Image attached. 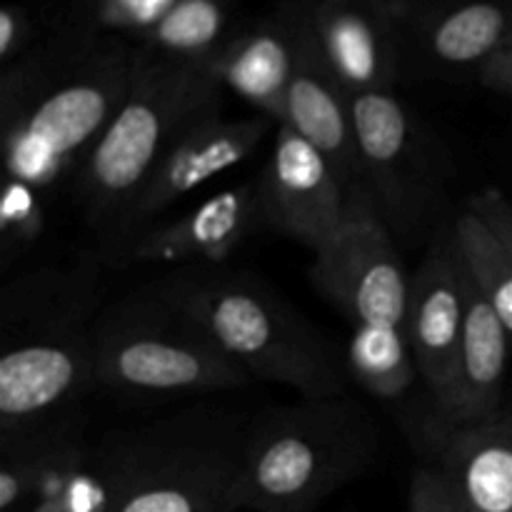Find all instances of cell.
Wrapping results in <instances>:
<instances>
[{"instance_id": "obj_1", "label": "cell", "mask_w": 512, "mask_h": 512, "mask_svg": "<svg viewBox=\"0 0 512 512\" xmlns=\"http://www.w3.org/2000/svg\"><path fill=\"white\" fill-rule=\"evenodd\" d=\"M135 43L60 23L0 78L8 178L40 193L78 173L118 113L133 78Z\"/></svg>"}, {"instance_id": "obj_9", "label": "cell", "mask_w": 512, "mask_h": 512, "mask_svg": "<svg viewBox=\"0 0 512 512\" xmlns=\"http://www.w3.org/2000/svg\"><path fill=\"white\" fill-rule=\"evenodd\" d=\"M310 280L353 325H405L410 275L398 240L375 213L355 215L315 250Z\"/></svg>"}, {"instance_id": "obj_4", "label": "cell", "mask_w": 512, "mask_h": 512, "mask_svg": "<svg viewBox=\"0 0 512 512\" xmlns=\"http://www.w3.org/2000/svg\"><path fill=\"white\" fill-rule=\"evenodd\" d=\"M223 93L208 65L170 63L135 45L125 100L75 173L80 208L105 238L170 145L223 113Z\"/></svg>"}, {"instance_id": "obj_24", "label": "cell", "mask_w": 512, "mask_h": 512, "mask_svg": "<svg viewBox=\"0 0 512 512\" xmlns=\"http://www.w3.org/2000/svg\"><path fill=\"white\" fill-rule=\"evenodd\" d=\"M178 0H73L60 23L103 38L140 43Z\"/></svg>"}, {"instance_id": "obj_18", "label": "cell", "mask_w": 512, "mask_h": 512, "mask_svg": "<svg viewBox=\"0 0 512 512\" xmlns=\"http://www.w3.org/2000/svg\"><path fill=\"white\" fill-rule=\"evenodd\" d=\"M512 38V0H448L425 10L408 5L405 50L440 73L483 70Z\"/></svg>"}, {"instance_id": "obj_21", "label": "cell", "mask_w": 512, "mask_h": 512, "mask_svg": "<svg viewBox=\"0 0 512 512\" xmlns=\"http://www.w3.org/2000/svg\"><path fill=\"white\" fill-rule=\"evenodd\" d=\"M233 33L230 0H178L135 45L170 63L210 65Z\"/></svg>"}, {"instance_id": "obj_13", "label": "cell", "mask_w": 512, "mask_h": 512, "mask_svg": "<svg viewBox=\"0 0 512 512\" xmlns=\"http://www.w3.org/2000/svg\"><path fill=\"white\" fill-rule=\"evenodd\" d=\"M410 0H310V28L350 95L393 90Z\"/></svg>"}, {"instance_id": "obj_6", "label": "cell", "mask_w": 512, "mask_h": 512, "mask_svg": "<svg viewBox=\"0 0 512 512\" xmlns=\"http://www.w3.org/2000/svg\"><path fill=\"white\" fill-rule=\"evenodd\" d=\"M95 385L143 398L245 388L248 373L153 283L105 310L90 330Z\"/></svg>"}, {"instance_id": "obj_12", "label": "cell", "mask_w": 512, "mask_h": 512, "mask_svg": "<svg viewBox=\"0 0 512 512\" xmlns=\"http://www.w3.org/2000/svg\"><path fill=\"white\" fill-rule=\"evenodd\" d=\"M463 328V260L450 223L430 240L423 263L410 275L408 313L403 325L418 375L433 400V418L450 398Z\"/></svg>"}, {"instance_id": "obj_16", "label": "cell", "mask_w": 512, "mask_h": 512, "mask_svg": "<svg viewBox=\"0 0 512 512\" xmlns=\"http://www.w3.org/2000/svg\"><path fill=\"white\" fill-rule=\"evenodd\" d=\"M258 180L233 185L190 213L158 223L115 250V263L220 265L235 248L263 228Z\"/></svg>"}, {"instance_id": "obj_3", "label": "cell", "mask_w": 512, "mask_h": 512, "mask_svg": "<svg viewBox=\"0 0 512 512\" xmlns=\"http://www.w3.org/2000/svg\"><path fill=\"white\" fill-rule=\"evenodd\" d=\"M250 420L195 405L115 433L93 453L108 490L105 512H230Z\"/></svg>"}, {"instance_id": "obj_8", "label": "cell", "mask_w": 512, "mask_h": 512, "mask_svg": "<svg viewBox=\"0 0 512 512\" xmlns=\"http://www.w3.org/2000/svg\"><path fill=\"white\" fill-rule=\"evenodd\" d=\"M93 330V328H90ZM90 330L20 335L0 358V435L38 433L63 423L95 385Z\"/></svg>"}, {"instance_id": "obj_19", "label": "cell", "mask_w": 512, "mask_h": 512, "mask_svg": "<svg viewBox=\"0 0 512 512\" xmlns=\"http://www.w3.org/2000/svg\"><path fill=\"white\" fill-rule=\"evenodd\" d=\"M98 295L93 265L43 270L10 285L3 295V338L90 330V310Z\"/></svg>"}, {"instance_id": "obj_28", "label": "cell", "mask_w": 512, "mask_h": 512, "mask_svg": "<svg viewBox=\"0 0 512 512\" xmlns=\"http://www.w3.org/2000/svg\"><path fill=\"white\" fill-rule=\"evenodd\" d=\"M465 208L480 215L488 223V228L503 240L505 248L512 253V203L498 188H485L480 193H475L465 203Z\"/></svg>"}, {"instance_id": "obj_27", "label": "cell", "mask_w": 512, "mask_h": 512, "mask_svg": "<svg viewBox=\"0 0 512 512\" xmlns=\"http://www.w3.org/2000/svg\"><path fill=\"white\" fill-rule=\"evenodd\" d=\"M38 45L28 5L5 3L0 10V63L3 70L20 63Z\"/></svg>"}, {"instance_id": "obj_10", "label": "cell", "mask_w": 512, "mask_h": 512, "mask_svg": "<svg viewBox=\"0 0 512 512\" xmlns=\"http://www.w3.org/2000/svg\"><path fill=\"white\" fill-rule=\"evenodd\" d=\"M273 123L275 120L260 113L233 120L218 113L180 135L155 165L130 208L110 230V255L130 243L135 235L158 225L165 210L188 198L200 185L248 160Z\"/></svg>"}, {"instance_id": "obj_7", "label": "cell", "mask_w": 512, "mask_h": 512, "mask_svg": "<svg viewBox=\"0 0 512 512\" xmlns=\"http://www.w3.org/2000/svg\"><path fill=\"white\" fill-rule=\"evenodd\" d=\"M350 108L375 215L398 245L430 243L448 200L440 143L393 90L350 95Z\"/></svg>"}, {"instance_id": "obj_22", "label": "cell", "mask_w": 512, "mask_h": 512, "mask_svg": "<svg viewBox=\"0 0 512 512\" xmlns=\"http://www.w3.org/2000/svg\"><path fill=\"white\" fill-rule=\"evenodd\" d=\"M348 373L380 400H398L420 378L405 330L398 325H353L348 345Z\"/></svg>"}, {"instance_id": "obj_20", "label": "cell", "mask_w": 512, "mask_h": 512, "mask_svg": "<svg viewBox=\"0 0 512 512\" xmlns=\"http://www.w3.org/2000/svg\"><path fill=\"white\" fill-rule=\"evenodd\" d=\"M438 468L470 512H512V423L495 418L440 438Z\"/></svg>"}, {"instance_id": "obj_15", "label": "cell", "mask_w": 512, "mask_h": 512, "mask_svg": "<svg viewBox=\"0 0 512 512\" xmlns=\"http://www.w3.org/2000/svg\"><path fill=\"white\" fill-rule=\"evenodd\" d=\"M310 0H283L255 23L238 28L210 60V73L260 115L280 125L308 28Z\"/></svg>"}, {"instance_id": "obj_2", "label": "cell", "mask_w": 512, "mask_h": 512, "mask_svg": "<svg viewBox=\"0 0 512 512\" xmlns=\"http://www.w3.org/2000/svg\"><path fill=\"white\" fill-rule=\"evenodd\" d=\"M153 285L253 380L285 385L303 400L345 395L348 363L255 275L193 265Z\"/></svg>"}, {"instance_id": "obj_23", "label": "cell", "mask_w": 512, "mask_h": 512, "mask_svg": "<svg viewBox=\"0 0 512 512\" xmlns=\"http://www.w3.org/2000/svg\"><path fill=\"white\" fill-rule=\"evenodd\" d=\"M453 233L465 270L500 315L512 338V253L488 223L468 208L460 210L453 220Z\"/></svg>"}, {"instance_id": "obj_14", "label": "cell", "mask_w": 512, "mask_h": 512, "mask_svg": "<svg viewBox=\"0 0 512 512\" xmlns=\"http://www.w3.org/2000/svg\"><path fill=\"white\" fill-rule=\"evenodd\" d=\"M280 125L295 130L328 160L355 215L375 213L368 185H365L363 163H360L350 93L335 78L315 40L313 28H310V8L308 28H305L298 65H295L293 80L285 95Z\"/></svg>"}, {"instance_id": "obj_26", "label": "cell", "mask_w": 512, "mask_h": 512, "mask_svg": "<svg viewBox=\"0 0 512 512\" xmlns=\"http://www.w3.org/2000/svg\"><path fill=\"white\" fill-rule=\"evenodd\" d=\"M410 512H470L440 468L415 470L410 485Z\"/></svg>"}, {"instance_id": "obj_25", "label": "cell", "mask_w": 512, "mask_h": 512, "mask_svg": "<svg viewBox=\"0 0 512 512\" xmlns=\"http://www.w3.org/2000/svg\"><path fill=\"white\" fill-rule=\"evenodd\" d=\"M45 210L43 193L23 180H5L3 203H0V238H3V258L23 253L43 235Z\"/></svg>"}, {"instance_id": "obj_17", "label": "cell", "mask_w": 512, "mask_h": 512, "mask_svg": "<svg viewBox=\"0 0 512 512\" xmlns=\"http://www.w3.org/2000/svg\"><path fill=\"white\" fill-rule=\"evenodd\" d=\"M463 260V258H460ZM465 328L453 388L445 408L433 418L440 438L500 418L510 333L463 265Z\"/></svg>"}, {"instance_id": "obj_5", "label": "cell", "mask_w": 512, "mask_h": 512, "mask_svg": "<svg viewBox=\"0 0 512 512\" xmlns=\"http://www.w3.org/2000/svg\"><path fill=\"white\" fill-rule=\"evenodd\" d=\"M378 453V423L348 393L263 410L250 418L235 508L310 512Z\"/></svg>"}, {"instance_id": "obj_29", "label": "cell", "mask_w": 512, "mask_h": 512, "mask_svg": "<svg viewBox=\"0 0 512 512\" xmlns=\"http://www.w3.org/2000/svg\"><path fill=\"white\" fill-rule=\"evenodd\" d=\"M478 80L490 90L512 95V38L495 58H490L478 73Z\"/></svg>"}, {"instance_id": "obj_11", "label": "cell", "mask_w": 512, "mask_h": 512, "mask_svg": "<svg viewBox=\"0 0 512 512\" xmlns=\"http://www.w3.org/2000/svg\"><path fill=\"white\" fill-rule=\"evenodd\" d=\"M255 180L265 228L313 253L355 218L328 160L288 125H278L268 163Z\"/></svg>"}]
</instances>
